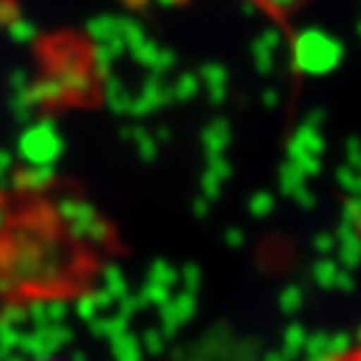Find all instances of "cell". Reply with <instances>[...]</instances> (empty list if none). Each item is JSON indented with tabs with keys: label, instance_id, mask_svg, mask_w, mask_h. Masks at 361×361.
<instances>
[{
	"label": "cell",
	"instance_id": "cell-1",
	"mask_svg": "<svg viewBox=\"0 0 361 361\" xmlns=\"http://www.w3.org/2000/svg\"><path fill=\"white\" fill-rule=\"evenodd\" d=\"M18 153L25 166H53L63 153V135L51 121H40L23 130Z\"/></svg>",
	"mask_w": 361,
	"mask_h": 361
},
{
	"label": "cell",
	"instance_id": "cell-2",
	"mask_svg": "<svg viewBox=\"0 0 361 361\" xmlns=\"http://www.w3.org/2000/svg\"><path fill=\"white\" fill-rule=\"evenodd\" d=\"M58 214L66 221V226L75 236L90 238V241H103L106 238V224L98 219V214L90 209L85 201L78 198H66V201L58 206Z\"/></svg>",
	"mask_w": 361,
	"mask_h": 361
},
{
	"label": "cell",
	"instance_id": "cell-3",
	"mask_svg": "<svg viewBox=\"0 0 361 361\" xmlns=\"http://www.w3.org/2000/svg\"><path fill=\"white\" fill-rule=\"evenodd\" d=\"M196 311V301H193V293L186 291L178 299H169L164 304V331H176L180 324H186L188 319Z\"/></svg>",
	"mask_w": 361,
	"mask_h": 361
},
{
	"label": "cell",
	"instance_id": "cell-4",
	"mask_svg": "<svg viewBox=\"0 0 361 361\" xmlns=\"http://www.w3.org/2000/svg\"><path fill=\"white\" fill-rule=\"evenodd\" d=\"M53 178H56L53 166H25L18 173H13L16 186L23 188V191H43V188L51 186Z\"/></svg>",
	"mask_w": 361,
	"mask_h": 361
},
{
	"label": "cell",
	"instance_id": "cell-5",
	"mask_svg": "<svg viewBox=\"0 0 361 361\" xmlns=\"http://www.w3.org/2000/svg\"><path fill=\"white\" fill-rule=\"evenodd\" d=\"M113 346V359L116 361H141V341H135L128 334H118V336L111 338Z\"/></svg>",
	"mask_w": 361,
	"mask_h": 361
},
{
	"label": "cell",
	"instance_id": "cell-6",
	"mask_svg": "<svg viewBox=\"0 0 361 361\" xmlns=\"http://www.w3.org/2000/svg\"><path fill=\"white\" fill-rule=\"evenodd\" d=\"M201 80H203L206 93L211 96V101L221 103V98H224V85H226V75H224V71H221V66H206L201 71Z\"/></svg>",
	"mask_w": 361,
	"mask_h": 361
},
{
	"label": "cell",
	"instance_id": "cell-7",
	"mask_svg": "<svg viewBox=\"0 0 361 361\" xmlns=\"http://www.w3.org/2000/svg\"><path fill=\"white\" fill-rule=\"evenodd\" d=\"M226 143H228V128L221 121H216V123H211L209 128L203 130V146H206L209 156H221Z\"/></svg>",
	"mask_w": 361,
	"mask_h": 361
},
{
	"label": "cell",
	"instance_id": "cell-8",
	"mask_svg": "<svg viewBox=\"0 0 361 361\" xmlns=\"http://www.w3.org/2000/svg\"><path fill=\"white\" fill-rule=\"evenodd\" d=\"M319 361H361V331L356 334L354 341H349V344L329 351V354L322 356Z\"/></svg>",
	"mask_w": 361,
	"mask_h": 361
},
{
	"label": "cell",
	"instance_id": "cell-9",
	"mask_svg": "<svg viewBox=\"0 0 361 361\" xmlns=\"http://www.w3.org/2000/svg\"><path fill=\"white\" fill-rule=\"evenodd\" d=\"M198 88H201V80H196L193 75H183V78H180V83H176L173 96L180 98V101H188V98L196 96Z\"/></svg>",
	"mask_w": 361,
	"mask_h": 361
},
{
	"label": "cell",
	"instance_id": "cell-10",
	"mask_svg": "<svg viewBox=\"0 0 361 361\" xmlns=\"http://www.w3.org/2000/svg\"><path fill=\"white\" fill-rule=\"evenodd\" d=\"M11 35L18 40V43H28V40L35 38V28L30 25L28 20H20V18H16V20L11 23Z\"/></svg>",
	"mask_w": 361,
	"mask_h": 361
},
{
	"label": "cell",
	"instance_id": "cell-11",
	"mask_svg": "<svg viewBox=\"0 0 361 361\" xmlns=\"http://www.w3.org/2000/svg\"><path fill=\"white\" fill-rule=\"evenodd\" d=\"M141 346H146L151 354H158V351L164 349V334H161V331H148L146 336H143Z\"/></svg>",
	"mask_w": 361,
	"mask_h": 361
},
{
	"label": "cell",
	"instance_id": "cell-12",
	"mask_svg": "<svg viewBox=\"0 0 361 361\" xmlns=\"http://www.w3.org/2000/svg\"><path fill=\"white\" fill-rule=\"evenodd\" d=\"M133 138H135V146H138V151H141L146 158H153V153H156V143H153L146 133H135Z\"/></svg>",
	"mask_w": 361,
	"mask_h": 361
},
{
	"label": "cell",
	"instance_id": "cell-13",
	"mask_svg": "<svg viewBox=\"0 0 361 361\" xmlns=\"http://www.w3.org/2000/svg\"><path fill=\"white\" fill-rule=\"evenodd\" d=\"M13 171V158L8 153H0V176H8Z\"/></svg>",
	"mask_w": 361,
	"mask_h": 361
},
{
	"label": "cell",
	"instance_id": "cell-14",
	"mask_svg": "<svg viewBox=\"0 0 361 361\" xmlns=\"http://www.w3.org/2000/svg\"><path fill=\"white\" fill-rule=\"evenodd\" d=\"M130 6H141V3H146V0H128Z\"/></svg>",
	"mask_w": 361,
	"mask_h": 361
},
{
	"label": "cell",
	"instance_id": "cell-15",
	"mask_svg": "<svg viewBox=\"0 0 361 361\" xmlns=\"http://www.w3.org/2000/svg\"><path fill=\"white\" fill-rule=\"evenodd\" d=\"M158 3H164V6H171V3H176V0H158Z\"/></svg>",
	"mask_w": 361,
	"mask_h": 361
}]
</instances>
